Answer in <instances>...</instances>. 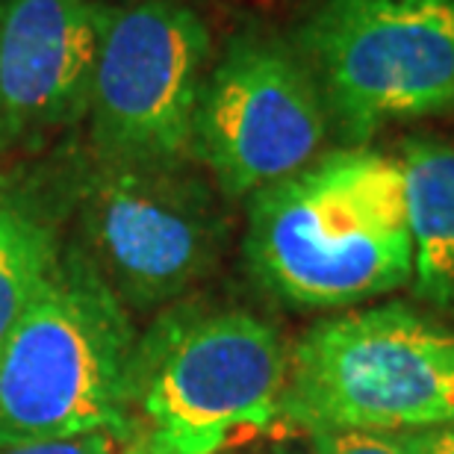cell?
I'll return each instance as SVG.
<instances>
[{"instance_id":"6da1fadb","label":"cell","mask_w":454,"mask_h":454,"mask_svg":"<svg viewBox=\"0 0 454 454\" xmlns=\"http://www.w3.org/2000/svg\"><path fill=\"white\" fill-rule=\"evenodd\" d=\"M245 260L298 307H354L413 284V236L398 157L345 148L248 198Z\"/></svg>"},{"instance_id":"7a4b0ae2","label":"cell","mask_w":454,"mask_h":454,"mask_svg":"<svg viewBox=\"0 0 454 454\" xmlns=\"http://www.w3.org/2000/svg\"><path fill=\"white\" fill-rule=\"evenodd\" d=\"M136 333L118 298L62 248L51 284L0 351V446L130 437Z\"/></svg>"},{"instance_id":"3957f363","label":"cell","mask_w":454,"mask_h":454,"mask_svg":"<svg viewBox=\"0 0 454 454\" xmlns=\"http://www.w3.org/2000/svg\"><path fill=\"white\" fill-rule=\"evenodd\" d=\"M280 416L307 434L454 425V331L398 301L316 322L289 354Z\"/></svg>"},{"instance_id":"277c9868","label":"cell","mask_w":454,"mask_h":454,"mask_svg":"<svg viewBox=\"0 0 454 454\" xmlns=\"http://www.w3.org/2000/svg\"><path fill=\"white\" fill-rule=\"evenodd\" d=\"M289 354L245 310H175L133 354L130 393L151 454H219L280 416Z\"/></svg>"},{"instance_id":"5b68a950","label":"cell","mask_w":454,"mask_h":454,"mask_svg":"<svg viewBox=\"0 0 454 454\" xmlns=\"http://www.w3.org/2000/svg\"><path fill=\"white\" fill-rule=\"evenodd\" d=\"M295 51L348 142L454 110V0H316Z\"/></svg>"},{"instance_id":"8992f818","label":"cell","mask_w":454,"mask_h":454,"mask_svg":"<svg viewBox=\"0 0 454 454\" xmlns=\"http://www.w3.org/2000/svg\"><path fill=\"white\" fill-rule=\"evenodd\" d=\"M186 162H106L77 184V233L68 254L121 307L175 301L215 266L224 219L210 186Z\"/></svg>"},{"instance_id":"52a82bcc","label":"cell","mask_w":454,"mask_h":454,"mask_svg":"<svg viewBox=\"0 0 454 454\" xmlns=\"http://www.w3.org/2000/svg\"><path fill=\"white\" fill-rule=\"evenodd\" d=\"M204 18L177 0L106 9L92 86L89 139L106 162H186L210 59Z\"/></svg>"},{"instance_id":"ba28073f","label":"cell","mask_w":454,"mask_h":454,"mask_svg":"<svg viewBox=\"0 0 454 454\" xmlns=\"http://www.w3.org/2000/svg\"><path fill=\"white\" fill-rule=\"evenodd\" d=\"M328 121L301 53L278 35L245 30L204 77L192 157L224 198H251L322 157Z\"/></svg>"},{"instance_id":"9c48e42d","label":"cell","mask_w":454,"mask_h":454,"mask_svg":"<svg viewBox=\"0 0 454 454\" xmlns=\"http://www.w3.org/2000/svg\"><path fill=\"white\" fill-rule=\"evenodd\" d=\"M104 0H0V148L39 145L86 115Z\"/></svg>"},{"instance_id":"30bf717a","label":"cell","mask_w":454,"mask_h":454,"mask_svg":"<svg viewBox=\"0 0 454 454\" xmlns=\"http://www.w3.org/2000/svg\"><path fill=\"white\" fill-rule=\"evenodd\" d=\"M398 162L407 186L416 295L454 313V142L411 136Z\"/></svg>"},{"instance_id":"8fae6325","label":"cell","mask_w":454,"mask_h":454,"mask_svg":"<svg viewBox=\"0 0 454 454\" xmlns=\"http://www.w3.org/2000/svg\"><path fill=\"white\" fill-rule=\"evenodd\" d=\"M62 262L51 219L0 186V351Z\"/></svg>"},{"instance_id":"7c38bea8","label":"cell","mask_w":454,"mask_h":454,"mask_svg":"<svg viewBox=\"0 0 454 454\" xmlns=\"http://www.w3.org/2000/svg\"><path fill=\"white\" fill-rule=\"evenodd\" d=\"M310 454H407L393 434L369 431H313Z\"/></svg>"},{"instance_id":"4fadbf2b","label":"cell","mask_w":454,"mask_h":454,"mask_svg":"<svg viewBox=\"0 0 454 454\" xmlns=\"http://www.w3.org/2000/svg\"><path fill=\"white\" fill-rule=\"evenodd\" d=\"M0 454H118L113 434H77L59 440H27L0 446Z\"/></svg>"},{"instance_id":"5bb4252c","label":"cell","mask_w":454,"mask_h":454,"mask_svg":"<svg viewBox=\"0 0 454 454\" xmlns=\"http://www.w3.org/2000/svg\"><path fill=\"white\" fill-rule=\"evenodd\" d=\"M393 437L407 454H454V425L404 431V434H393Z\"/></svg>"},{"instance_id":"9a60e30c","label":"cell","mask_w":454,"mask_h":454,"mask_svg":"<svg viewBox=\"0 0 454 454\" xmlns=\"http://www.w3.org/2000/svg\"><path fill=\"white\" fill-rule=\"evenodd\" d=\"M121 454H151V451H148V446H145V440L139 437V440H133Z\"/></svg>"},{"instance_id":"2e32d148","label":"cell","mask_w":454,"mask_h":454,"mask_svg":"<svg viewBox=\"0 0 454 454\" xmlns=\"http://www.w3.org/2000/svg\"><path fill=\"white\" fill-rule=\"evenodd\" d=\"M284 454H310V451H284Z\"/></svg>"}]
</instances>
